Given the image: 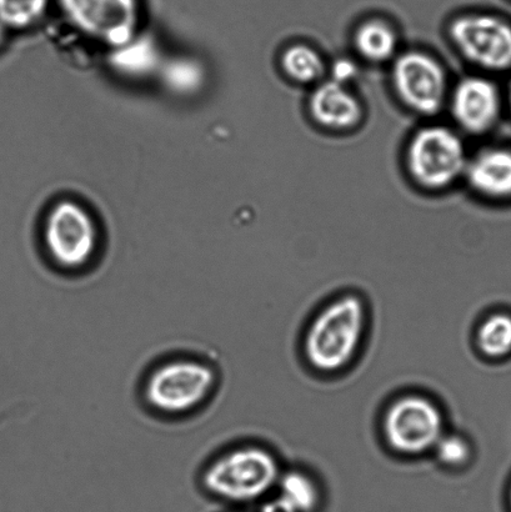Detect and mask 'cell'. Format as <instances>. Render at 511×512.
<instances>
[{
	"instance_id": "obj_15",
	"label": "cell",
	"mask_w": 511,
	"mask_h": 512,
	"mask_svg": "<svg viewBox=\"0 0 511 512\" xmlns=\"http://www.w3.org/2000/svg\"><path fill=\"white\" fill-rule=\"evenodd\" d=\"M280 64L285 75L299 84L318 82L325 72V64L317 50L305 44H294L284 50Z\"/></svg>"
},
{
	"instance_id": "obj_23",
	"label": "cell",
	"mask_w": 511,
	"mask_h": 512,
	"mask_svg": "<svg viewBox=\"0 0 511 512\" xmlns=\"http://www.w3.org/2000/svg\"><path fill=\"white\" fill-rule=\"evenodd\" d=\"M0 37H2V35H0Z\"/></svg>"
},
{
	"instance_id": "obj_9",
	"label": "cell",
	"mask_w": 511,
	"mask_h": 512,
	"mask_svg": "<svg viewBox=\"0 0 511 512\" xmlns=\"http://www.w3.org/2000/svg\"><path fill=\"white\" fill-rule=\"evenodd\" d=\"M70 23L110 47L132 42L138 25L137 0H60Z\"/></svg>"
},
{
	"instance_id": "obj_22",
	"label": "cell",
	"mask_w": 511,
	"mask_h": 512,
	"mask_svg": "<svg viewBox=\"0 0 511 512\" xmlns=\"http://www.w3.org/2000/svg\"><path fill=\"white\" fill-rule=\"evenodd\" d=\"M509 505H510V510H511V489H510V494H509Z\"/></svg>"
},
{
	"instance_id": "obj_12",
	"label": "cell",
	"mask_w": 511,
	"mask_h": 512,
	"mask_svg": "<svg viewBox=\"0 0 511 512\" xmlns=\"http://www.w3.org/2000/svg\"><path fill=\"white\" fill-rule=\"evenodd\" d=\"M464 177L469 187L490 200H511V148L488 147L468 160Z\"/></svg>"
},
{
	"instance_id": "obj_7",
	"label": "cell",
	"mask_w": 511,
	"mask_h": 512,
	"mask_svg": "<svg viewBox=\"0 0 511 512\" xmlns=\"http://www.w3.org/2000/svg\"><path fill=\"white\" fill-rule=\"evenodd\" d=\"M97 243V229L82 207L73 202L55 205L45 222L44 244L58 268L82 270L92 261Z\"/></svg>"
},
{
	"instance_id": "obj_6",
	"label": "cell",
	"mask_w": 511,
	"mask_h": 512,
	"mask_svg": "<svg viewBox=\"0 0 511 512\" xmlns=\"http://www.w3.org/2000/svg\"><path fill=\"white\" fill-rule=\"evenodd\" d=\"M449 37L458 52L485 72H511V22L492 13H470L454 19Z\"/></svg>"
},
{
	"instance_id": "obj_17",
	"label": "cell",
	"mask_w": 511,
	"mask_h": 512,
	"mask_svg": "<svg viewBox=\"0 0 511 512\" xmlns=\"http://www.w3.org/2000/svg\"><path fill=\"white\" fill-rule=\"evenodd\" d=\"M438 463L449 470L467 468L473 458L472 443L464 435L445 433L432 451Z\"/></svg>"
},
{
	"instance_id": "obj_10",
	"label": "cell",
	"mask_w": 511,
	"mask_h": 512,
	"mask_svg": "<svg viewBox=\"0 0 511 512\" xmlns=\"http://www.w3.org/2000/svg\"><path fill=\"white\" fill-rule=\"evenodd\" d=\"M450 108L455 122L465 132L485 134L502 117L503 97L493 80L473 75L460 80L454 88Z\"/></svg>"
},
{
	"instance_id": "obj_11",
	"label": "cell",
	"mask_w": 511,
	"mask_h": 512,
	"mask_svg": "<svg viewBox=\"0 0 511 512\" xmlns=\"http://www.w3.org/2000/svg\"><path fill=\"white\" fill-rule=\"evenodd\" d=\"M309 112L315 123L333 132H348L363 119V107L350 92L348 85L323 82L317 85L309 99Z\"/></svg>"
},
{
	"instance_id": "obj_2",
	"label": "cell",
	"mask_w": 511,
	"mask_h": 512,
	"mask_svg": "<svg viewBox=\"0 0 511 512\" xmlns=\"http://www.w3.org/2000/svg\"><path fill=\"white\" fill-rule=\"evenodd\" d=\"M283 473L278 456L259 444H240L220 451L204 465L200 486L219 503H262L277 489Z\"/></svg>"
},
{
	"instance_id": "obj_19",
	"label": "cell",
	"mask_w": 511,
	"mask_h": 512,
	"mask_svg": "<svg viewBox=\"0 0 511 512\" xmlns=\"http://www.w3.org/2000/svg\"><path fill=\"white\" fill-rule=\"evenodd\" d=\"M357 73V65H355V63L350 59L342 58L333 64L332 80H334V82L347 85L350 80L355 78Z\"/></svg>"
},
{
	"instance_id": "obj_20",
	"label": "cell",
	"mask_w": 511,
	"mask_h": 512,
	"mask_svg": "<svg viewBox=\"0 0 511 512\" xmlns=\"http://www.w3.org/2000/svg\"><path fill=\"white\" fill-rule=\"evenodd\" d=\"M260 512H297L292 506L285 503L282 498H279L277 494L270 495L269 498L262 501L260 506Z\"/></svg>"
},
{
	"instance_id": "obj_16",
	"label": "cell",
	"mask_w": 511,
	"mask_h": 512,
	"mask_svg": "<svg viewBox=\"0 0 511 512\" xmlns=\"http://www.w3.org/2000/svg\"><path fill=\"white\" fill-rule=\"evenodd\" d=\"M475 340L480 353L489 359L499 360L511 354V315H489L480 323Z\"/></svg>"
},
{
	"instance_id": "obj_13",
	"label": "cell",
	"mask_w": 511,
	"mask_h": 512,
	"mask_svg": "<svg viewBox=\"0 0 511 512\" xmlns=\"http://www.w3.org/2000/svg\"><path fill=\"white\" fill-rule=\"evenodd\" d=\"M354 47L360 57L368 62H388L397 53V33L383 20H367L355 30Z\"/></svg>"
},
{
	"instance_id": "obj_5",
	"label": "cell",
	"mask_w": 511,
	"mask_h": 512,
	"mask_svg": "<svg viewBox=\"0 0 511 512\" xmlns=\"http://www.w3.org/2000/svg\"><path fill=\"white\" fill-rule=\"evenodd\" d=\"M468 160L462 139L443 125L419 129L407 149L410 177L428 190H442L457 182L465 174Z\"/></svg>"
},
{
	"instance_id": "obj_18",
	"label": "cell",
	"mask_w": 511,
	"mask_h": 512,
	"mask_svg": "<svg viewBox=\"0 0 511 512\" xmlns=\"http://www.w3.org/2000/svg\"><path fill=\"white\" fill-rule=\"evenodd\" d=\"M48 0H0V24L9 28H27L47 9Z\"/></svg>"
},
{
	"instance_id": "obj_3",
	"label": "cell",
	"mask_w": 511,
	"mask_h": 512,
	"mask_svg": "<svg viewBox=\"0 0 511 512\" xmlns=\"http://www.w3.org/2000/svg\"><path fill=\"white\" fill-rule=\"evenodd\" d=\"M218 380V371L209 361L197 356H173L149 371L143 399L153 413L179 418L207 404L218 388Z\"/></svg>"
},
{
	"instance_id": "obj_14",
	"label": "cell",
	"mask_w": 511,
	"mask_h": 512,
	"mask_svg": "<svg viewBox=\"0 0 511 512\" xmlns=\"http://www.w3.org/2000/svg\"><path fill=\"white\" fill-rule=\"evenodd\" d=\"M277 495L297 512H315L322 504V489L312 474L302 469L283 470Z\"/></svg>"
},
{
	"instance_id": "obj_8",
	"label": "cell",
	"mask_w": 511,
	"mask_h": 512,
	"mask_svg": "<svg viewBox=\"0 0 511 512\" xmlns=\"http://www.w3.org/2000/svg\"><path fill=\"white\" fill-rule=\"evenodd\" d=\"M392 83L405 107L420 115L437 114L447 99V75L442 65L418 50H410L395 58Z\"/></svg>"
},
{
	"instance_id": "obj_1",
	"label": "cell",
	"mask_w": 511,
	"mask_h": 512,
	"mask_svg": "<svg viewBox=\"0 0 511 512\" xmlns=\"http://www.w3.org/2000/svg\"><path fill=\"white\" fill-rule=\"evenodd\" d=\"M368 306L359 294L339 295L314 315L303 339V353L317 373H342L357 359L368 330Z\"/></svg>"
},
{
	"instance_id": "obj_4",
	"label": "cell",
	"mask_w": 511,
	"mask_h": 512,
	"mask_svg": "<svg viewBox=\"0 0 511 512\" xmlns=\"http://www.w3.org/2000/svg\"><path fill=\"white\" fill-rule=\"evenodd\" d=\"M382 433L393 453L423 456L432 453L440 438L447 433V420L437 401L429 396L404 394L385 409Z\"/></svg>"
},
{
	"instance_id": "obj_21",
	"label": "cell",
	"mask_w": 511,
	"mask_h": 512,
	"mask_svg": "<svg viewBox=\"0 0 511 512\" xmlns=\"http://www.w3.org/2000/svg\"><path fill=\"white\" fill-rule=\"evenodd\" d=\"M507 104L509 108V112L511 114V75L508 83V90H507Z\"/></svg>"
}]
</instances>
